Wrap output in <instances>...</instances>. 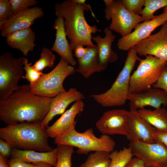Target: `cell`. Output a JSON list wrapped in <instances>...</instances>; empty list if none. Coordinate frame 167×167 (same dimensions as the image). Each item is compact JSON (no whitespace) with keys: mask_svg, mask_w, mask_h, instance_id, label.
Instances as JSON below:
<instances>
[{"mask_svg":"<svg viewBox=\"0 0 167 167\" xmlns=\"http://www.w3.org/2000/svg\"><path fill=\"white\" fill-rule=\"evenodd\" d=\"M52 98L33 94L29 85L20 86L6 98L0 101V119L7 125L41 122L49 111Z\"/></svg>","mask_w":167,"mask_h":167,"instance_id":"6da1fadb","label":"cell"},{"mask_svg":"<svg viewBox=\"0 0 167 167\" xmlns=\"http://www.w3.org/2000/svg\"><path fill=\"white\" fill-rule=\"evenodd\" d=\"M85 2V0H66L55 4V14L64 19L65 32L72 51L79 45L96 46L92 42V34L101 31L96 25H90L86 20L84 12L90 10L98 22L91 6Z\"/></svg>","mask_w":167,"mask_h":167,"instance_id":"7a4b0ae2","label":"cell"},{"mask_svg":"<svg viewBox=\"0 0 167 167\" xmlns=\"http://www.w3.org/2000/svg\"><path fill=\"white\" fill-rule=\"evenodd\" d=\"M41 122L12 123L0 128V138L13 147L23 150L48 152L54 149L48 142L46 128Z\"/></svg>","mask_w":167,"mask_h":167,"instance_id":"3957f363","label":"cell"},{"mask_svg":"<svg viewBox=\"0 0 167 167\" xmlns=\"http://www.w3.org/2000/svg\"><path fill=\"white\" fill-rule=\"evenodd\" d=\"M141 59L137 56L135 46L128 51L124 65L111 88L100 94L90 97L104 107L121 106L127 100L129 93L131 73L137 61Z\"/></svg>","mask_w":167,"mask_h":167,"instance_id":"277c9868","label":"cell"},{"mask_svg":"<svg viewBox=\"0 0 167 167\" xmlns=\"http://www.w3.org/2000/svg\"><path fill=\"white\" fill-rule=\"evenodd\" d=\"M75 127L55 139L54 143L76 147L78 149L77 153L80 154H86L90 152L98 151L110 153L114 151L115 143L109 135L102 134L98 138L92 128L80 133L75 130Z\"/></svg>","mask_w":167,"mask_h":167,"instance_id":"5b68a950","label":"cell"},{"mask_svg":"<svg viewBox=\"0 0 167 167\" xmlns=\"http://www.w3.org/2000/svg\"><path fill=\"white\" fill-rule=\"evenodd\" d=\"M76 72L75 67L61 58L56 66L50 72L43 73L38 80L30 85L32 92L42 97L53 98L66 91L63 83L68 76Z\"/></svg>","mask_w":167,"mask_h":167,"instance_id":"8992f818","label":"cell"},{"mask_svg":"<svg viewBox=\"0 0 167 167\" xmlns=\"http://www.w3.org/2000/svg\"><path fill=\"white\" fill-rule=\"evenodd\" d=\"M136 69L131 75L129 93L145 91L151 89L167 66V62L162 61L151 55L139 61Z\"/></svg>","mask_w":167,"mask_h":167,"instance_id":"52a82bcc","label":"cell"},{"mask_svg":"<svg viewBox=\"0 0 167 167\" xmlns=\"http://www.w3.org/2000/svg\"><path fill=\"white\" fill-rule=\"evenodd\" d=\"M105 17L111 21L109 28L124 37L144 20L141 16L129 11L121 0H104Z\"/></svg>","mask_w":167,"mask_h":167,"instance_id":"ba28073f","label":"cell"},{"mask_svg":"<svg viewBox=\"0 0 167 167\" xmlns=\"http://www.w3.org/2000/svg\"><path fill=\"white\" fill-rule=\"evenodd\" d=\"M24 57L16 58L7 51L0 56V101L4 100L20 86L24 73Z\"/></svg>","mask_w":167,"mask_h":167,"instance_id":"9c48e42d","label":"cell"},{"mask_svg":"<svg viewBox=\"0 0 167 167\" xmlns=\"http://www.w3.org/2000/svg\"><path fill=\"white\" fill-rule=\"evenodd\" d=\"M133 156L143 161L147 166L166 167L167 147L157 142L150 143L141 140L130 142L129 147Z\"/></svg>","mask_w":167,"mask_h":167,"instance_id":"30bf717a","label":"cell"},{"mask_svg":"<svg viewBox=\"0 0 167 167\" xmlns=\"http://www.w3.org/2000/svg\"><path fill=\"white\" fill-rule=\"evenodd\" d=\"M129 111L114 109L104 112L96 123L97 130L103 135H119L127 136Z\"/></svg>","mask_w":167,"mask_h":167,"instance_id":"8fae6325","label":"cell"},{"mask_svg":"<svg viewBox=\"0 0 167 167\" xmlns=\"http://www.w3.org/2000/svg\"><path fill=\"white\" fill-rule=\"evenodd\" d=\"M135 47L140 56L151 55L167 62V21L158 32L150 35Z\"/></svg>","mask_w":167,"mask_h":167,"instance_id":"7c38bea8","label":"cell"},{"mask_svg":"<svg viewBox=\"0 0 167 167\" xmlns=\"http://www.w3.org/2000/svg\"><path fill=\"white\" fill-rule=\"evenodd\" d=\"M166 21L162 13L150 20L139 24L133 32L118 40L117 44L118 48L122 50L128 51L149 36L155 29L162 25Z\"/></svg>","mask_w":167,"mask_h":167,"instance_id":"4fadbf2b","label":"cell"},{"mask_svg":"<svg viewBox=\"0 0 167 167\" xmlns=\"http://www.w3.org/2000/svg\"><path fill=\"white\" fill-rule=\"evenodd\" d=\"M43 8L34 6L29 8L14 15L9 20L0 22L2 37L6 38L10 34L24 29L34 24L35 20L44 16Z\"/></svg>","mask_w":167,"mask_h":167,"instance_id":"5bb4252c","label":"cell"},{"mask_svg":"<svg viewBox=\"0 0 167 167\" xmlns=\"http://www.w3.org/2000/svg\"><path fill=\"white\" fill-rule=\"evenodd\" d=\"M127 100L129 102L131 109L137 110L144 108L147 106H151L157 109L167 106V94L163 90L160 88H152L148 90L141 92L130 93Z\"/></svg>","mask_w":167,"mask_h":167,"instance_id":"9a60e30c","label":"cell"},{"mask_svg":"<svg viewBox=\"0 0 167 167\" xmlns=\"http://www.w3.org/2000/svg\"><path fill=\"white\" fill-rule=\"evenodd\" d=\"M127 139L131 141L141 140L148 143L155 142L153 134L156 128L143 119L138 110L130 109Z\"/></svg>","mask_w":167,"mask_h":167,"instance_id":"2e32d148","label":"cell"},{"mask_svg":"<svg viewBox=\"0 0 167 167\" xmlns=\"http://www.w3.org/2000/svg\"><path fill=\"white\" fill-rule=\"evenodd\" d=\"M84 106V103L82 100L75 102L55 122L46 128L49 137L55 139L75 126V118L83 111Z\"/></svg>","mask_w":167,"mask_h":167,"instance_id":"e0dca14e","label":"cell"},{"mask_svg":"<svg viewBox=\"0 0 167 167\" xmlns=\"http://www.w3.org/2000/svg\"><path fill=\"white\" fill-rule=\"evenodd\" d=\"M84 95L75 88H71L67 91L60 93L53 98L50 108L46 117L41 122L42 127L46 128L49 122L58 115L62 114L68 106L73 102L82 100Z\"/></svg>","mask_w":167,"mask_h":167,"instance_id":"ac0fdd59","label":"cell"},{"mask_svg":"<svg viewBox=\"0 0 167 167\" xmlns=\"http://www.w3.org/2000/svg\"><path fill=\"white\" fill-rule=\"evenodd\" d=\"M53 28L56 31L55 38L51 50L58 54L62 58L74 66L77 61L74 58L70 43L66 38L64 19L61 16L57 17L55 20Z\"/></svg>","mask_w":167,"mask_h":167,"instance_id":"d6986e66","label":"cell"},{"mask_svg":"<svg viewBox=\"0 0 167 167\" xmlns=\"http://www.w3.org/2000/svg\"><path fill=\"white\" fill-rule=\"evenodd\" d=\"M105 36L99 35L92 37V40L96 43L99 54L100 63L105 70L109 64L115 62L118 59L117 54L112 49V45L115 36L112 31L106 27L104 30Z\"/></svg>","mask_w":167,"mask_h":167,"instance_id":"ffe728a7","label":"cell"},{"mask_svg":"<svg viewBox=\"0 0 167 167\" xmlns=\"http://www.w3.org/2000/svg\"><path fill=\"white\" fill-rule=\"evenodd\" d=\"M36 37L35 33L30 27L10 34L6 38V41L9 46L19 50L24 56H27L36 46Z\"/></svg>","mask_w":167,"mask_h":167,"instance_id":"44dd1931","label":"cell"},{"mask_svg":"<svg viewBox=\"0 0 167 167\" xmlns=\"http://www.w3.org/2000/svg\"><path fill=\"white\" fill-rule=\"evenodd\" d=\"M58 152L57 147L51 151L45 152L13 148L11 156L12 158L19 159L29 163L36 164L45 162L54 167L56 164Z\"/></svg>","mask_w":167,"mask_h":167,"instance_id":"7402d4cb","label":"cell"},{"mask_svg":"<svg viewBox=\"0 0 167 167\" xmlns=\"http://www.w3.org/2000/svg\"><path fill=\"white\" fill-rule=\"evenodd\" d=\"M86 48L87 50L85 54L82 58L77 60L78 66L75 70L76 72L87 79L95 72L104 70L100 63L96 45L95 47L87 46Z\"/></svg>","mask_w":167,"mask_h":167,"instance_id":"603a6c76","label":"cell"},{"mask_svg":"<svg viewBox=\"0 0 167 167\" xmlns=\"http://www.w3.org/2000/svg\"><path fill=\"white\" fill-rule=\"evenodd\" d=\"M140 115L156 129L167 131V110L160 107L152 110L143 108L138 110Z\"/></svg>","mask_w":167,"mask_h":167,"instance_id":"cb8c5ba5","label":"cell"},{"mask_svg":"<svg viewBox=\"0 0 167 167\" xmlns=\"http://www.w3.org/2000/svg\"><path fill=\"white\" fill-rule=\"evenodd\" d=\"M109 153L103 151L90 153L79 167H108L110 162Z\"/></svg>","mask_w":167,"mask_h":167,"instance_id":"d4e9b609","label":"cell"},{"mask_svg":"<svg viewBox=\"0 0 167 167\" xmlns=\"http://www.w3.org/2000/svg\"><path fill=\"white\" fill-rule=\"evenodd\" d=\"M133 156L129 147H124L120 150H114L109 153L110 162L108 167H125Z\"/></svg>","mask_w":167,"mask_h":167,"instance_id":"484cf974","label":"cell"},{"mask_svg":"<svg viewBox=\"0 0 167 167\" xmlns=\"http://www.w3.org/2000/svg\"><path fill=\"white\" fill-rule=\"evenodd\" d=\"M144 6L140 15L144 21H148L155 17V12L167 6V0H145Z\"/></svg>","mask_w":167,"mask_h":167,"instance_id":"4316f807","label":"cell"},{"mask_svg":"<svg viewBox=\"0 0 167 167\" xmlns=\"http://www.w3.org/2000/svg\"><path fill=\"white\" fill-rule=\"evenodd\" d=\"M57 159L54 167H72L71 157L74 152V147L68 145H57Z\"/></svg>","mask_w":167,"mask_h":167,"instance_id":"83f0119b","label":"cell"},{"mask_svg":"<svg viewBox=\"0 0 167 167\" xmlns=\"http://www.w3.org/2000/svg\"><path fill=\"white\" fill-rule=\"evenodd\" d=\"M55 59V56L52 50L47 47H44L42 49L40 58L32 66L36 70L42 72L46 67L52 68L54 66Z\"/></svg>","mask_w":167,"mask_h":167,"instance_id":"f1b7e54d","label":"cell"},{"mask_svg":"<svg viewBox=\"0 0 167 167\" xmlns=\"http://www.w3.org/2000/svg\"><path fill=\"white\" fill-rule=\"evenodd\" d=\"M23 65L26 74L25 75L22 76V78L29 82V85H32L38 80L43 73L35 70L32 66V62H29L25 57L24 58Z\"/></svg>","mask_w":167,"mask_h":167,"instance_id":"f546056e","label":"cell"},{"mask_svg":"<svg viewBox=\"0 0 167 167\" xmlns=\"http://www.w3.org/2000/svg\"><path fill=\"white\" fill-rule=\"evenodd\" d=\"M14 15L39 3L36 0H9Z\"/></svg>","mask_w":167,"mask_h":167,"instance_id":"4dcf8cb0","label":"cell"},{"mask_svg":"<svg viewBox=\"0 0 167 167\" xmlns=\"http://www.w3.org/2000/svg\"><path fill=\"white\" fill-rule=\"evenodd\" d=\"M126 8L130 12L139 15L144 6L145 0H121Z\"/></svg>","mask_w":167,"mask_h":167,"instance_id":"1f68e13d","label":"cell"},{"mask_svg":"<svg viewBox=\"0 0 167 167\" xmlns=\"http://www.w3.org/2000/svg\"><path fill=\"white\" fill-rule=\"evenodd\" d=\"M14 15L9 0H0V22L10 19Z\"/></svg>","mask_w":167,"mask_h":167,"instance_id":"d6a6232c","label":"cell"},{"mask_svg":"<svg viewBox=\"0 0 167 167\" xmlns=\"http://www.w3.org/2000/svg\"><path fill=\"white\" fill-rule=\"evenodd\" d=\"M152 87L162 89L167 94V66L164 68L157 81Z\"/></svg>","mask_w":167,"mask_h":167,"instance_id":"836d02e7","label":"cell"},{"mask_svg":"<svg viewBox=\"0 0 167 167\" xmlns=\"http://www.w3.org/2000/svg\"><path fill=\"white\" fill-rule=\"evenodd\" d=\"M13 148L12 146L9 143L0 139V155L6 158L11 156Z\"/></svg>","mask_w":167,"mask_h":167,"instance_id":"e575fe53","label":"cell"},{"mask_svg":"<svg viewBox=\"0 0 167 167\" xmlns=\"http://www.w3.org/2000/svg\"><path fill=\"white\" fill-rule=\"evenodd\" d=\"M155 142L160 143L167 147V131L155 129L153 134Z\"/></svg>","mask_w":167,"mask_h":167,"instance_id":"d590c367","label":"cell"},{"mask_svg":"<svg viewBox=\"0 0 167 167\" xmlns=\"http://www.w3.org/2000/svg\"><path fill=\"white\" fill-rule=\"evenodd\" d=\"M9 167H37L36 165L26 162L17 158H11L8 161Z\"/></svg>","mask_w":167,"mask_h":167,"instance_id":"8d00e7d4","label":"cell"},{"mask_svg":"<svg viewBox=\"0 0 167 167\" xmlns=\"http://www.w3.org/2000/svg\"><path fill=\"white\" fill-rule=\"evenodd\" d=\"M147 165L142 160L134 157L126 165L125 167H146Z\"/></svg>","mask_w":167,"mask_h":167,"instance_id":"74e56055","label":"cell"},{"mask_svg":"<svg viewBox=\"0 0 167 167\" xmlns=\"http://www.w3.org/2000/svg\"><path fill=\"white\" fill-rule=\"evenodd\" d=\"M87 48H84V46L79 45L77 46L74 51V56L77 59H80L83 57L87 52Z\"/></svg>","mask_w":167,"mask_h":167,"instance_id":"f35d334b","label":"cell"},{"mask_svg":"<svg viewBox=\"0 0 167 167\" xmlns=\"http://www.w3.org/2000/svg\"><path fill=\"white\" fill-rule=\"evenodd\" d=\"M8 161L7 158L0 155V167H9Z\"/></svg>","mask_w":167,"mask_h":167,"instance_id":"ab89813d","label":"cell"},{"mask_svg":"<svg viewBox=\"0 0 167 167\" xmlns=\"http://www.w3.org/2000/svg\"><path fill=\"white\" fill-rule=\"evenodd\" d=\"M37 167H52L51 165L45 162H40L36 164Z\"/></svg>","mask_w":167,"mask_h":167,"instance_id":"60d3db41","label":"cell"},{"mask_svg":"<svg viewBox=\"0 0 167 167\" xmlns=\"http://www.w3.org/2000/svg\"><path fill=\"white\" fill-rule=\"evenodd\" d=\"M163 13L164 14L166 21H167V6L164 8Z\"/></svg>","mask_w":167,"mask_h":167,"instance_id":"b9f144b4","label":"cell"},{"mask_svg":"<svg viewBox=\"0 0 167 167\" xmlns=\"http://www.w3.org/2000/svg\"><path fill=\"white\" fill-rule=\"evenodd\" d=\"M146 167H159L156 166L151 165V166H147Z\"/></svg>","mask_w":167,"mask_h":167,"instance_id":"7bdbcfd3","label":"cell"},{"mask_svg":"<svg viewBox=\"0 0 167 167\" xmlns=\"http://www.w3.org/2000/svg\"><path fill=\"white\" fill-rule=\"evenodd\" d=\"M166 167H167V165H166Z\"/></svg>","mask_w":167,"mask_h":167,"instance_id":"ee69618b","label":"cell"}]
</instances>
